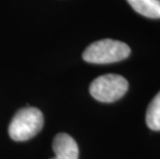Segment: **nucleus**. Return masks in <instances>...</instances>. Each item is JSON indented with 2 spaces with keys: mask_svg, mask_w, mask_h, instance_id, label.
<instances>
[{
  "mask_svg": "<svg viewBox=\"0 0 160 159\" xmlns=\"http://www.w3.org/2000/svg\"><path fill=\"white\" fill-rule=\"evenodd\" d=\"M130 52V48L125 42L107 38L87 47L83 53V59L93 64H108L126 59Z\"/></svg>",
  "mask_w": 160,
  "mask_h": 159,
  "instance_id": "f257e3e1",
  "label": "nucleus"
},
{
  "mask_svg": "<svg viewBox=\"0 0 160 159\" xmlns=\"http://www.w3.org/2000/svg\"><path fill=\"white\" fill-rule=\"evenodd\" d=\"M43 125L42 113L36 107L20 110L12 118L8 127V133L13 141L25 142L42 130Z\"/></svg>",
  "mask_w": 160,
  "mask_h": 159,
  "instance_id": "f03ea898",
  "label": "nucleus"
},
{
  "mask_svg": "<svg viewBox=\"0 0 160 159\" xmlns=\"http://www.w3.org/2000/svg\"><path fill=\"white\" fill-rule=\"evenodd\" d=\"M89 90L92 97L100 102H114L127 92L128 82L119 74H103L91 83Z\"/></svg>",
  "mask_w": 160,
  "mask_h": 159,
  "instance_id": "7ed1b4c3",
  "label": "nucleus"
},
{
  "mask_svg": "<svg viewBox=\"0 0 160 159\" xmlns=\"http://www.w3.org/2000/svg\"><path fill=\"white\" fill-rule=\"evenodd\" d=\"M53 150L56 156L51 159H79L77 142L67 133H59L54 137Z\"/></svg>",
  "mask_w": 160,
  "mask_h": 159,
  "instance_id": "20e7f679",
  "label": "nucleus"
},
{
  "mask_svg": "<svg viewBox=\"0 0 160 159\" xmlns=\"http://www.w3.org/2000/svg\"><path fill=\"white\" fill-rule=\"evenodd\" d=\"M139 15L150 19H160V0H127Z\"/></svg>",
  "mask_w": 160,
  "mask_h": 159,
  "instance_id": "39448f33",
  "label": "nucleus"
},
{
  "mask_svg": "<svg viewBox=\"0 0 160 159\" xmlns=\"http://www.w3.org/2000/svg\"><path fill=\"white\" fill-rule=\"evenodd\" d=\"M146 122L150 129L154 131L160 130V92L156 94L148 106Z\"/></svg>",
  "mask_w": 160,
  "mask_h": 159,
  "instance_id": "423d86ee",
  "label": "nucleus"
}]
</instances>
